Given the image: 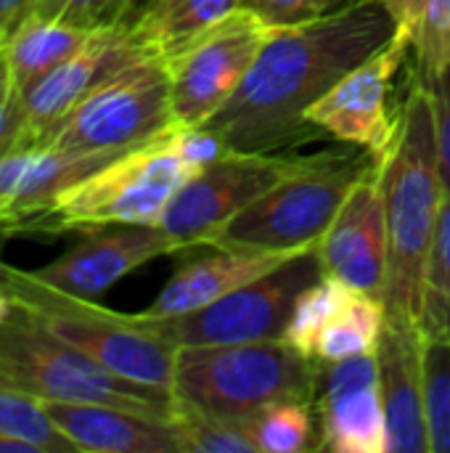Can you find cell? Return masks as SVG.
<instances>
[{
  "label": "cell",
  "instance_id": "20",
  "mask_svg": "<svg viewBox=\"0 0 450 453\" xmlns=\"http://www.w3.org/2000/svg\"><path fill=\"white\" fill-rule=\"evenodd\" d=\"M42 406L80 453H186L175 422L103 403L42 401Z\"/></svg>",
  "mask_w": 450,
  "mask_h": 453
},
{
  "label": "cell",
  "instance_id": "32",
  "mask_svg": "<svg viewBox=\"0 0 450 453\" xmlns=\"http://www.w3.org/2000/svg\"><path fill=\"white\" fill-rule=\"evenodd\" d=\"M350 0H247L252 11H257L273 27L300 24L316 16H324Z\"/></svg>",
  "mask_w": 450,
  "mask_h": 453
},
{
  "label": "cell",
  "instance_id": "9",
  "mask_svg": "<svg viewBox=\"0 0 450 453\" xmlns=\"http://www.w3.org/2000/svg\"><path fill=\"white\" fill-rule=\"evenodd\" d=\"M324 273L326 271L318 252L308 250L286 260L276 271L228 292L225 297L199 311L151 321L175 348L249 345L284 340L297 297Z\"/></svg>",
  "mask_w": 450,
  "mask_h": 453
},
{
  "label": "cell",
  "instance_id": "28",
  "mask_svg": "<svg viewBox=\"0 0 450 453\" xmlns=\"http://www.w3.org/2000/svg\"><path fill=\"white\" fill-rule=\"evenodd\" d=\"M424 337H450V196H446L424 271L422 295Z\"/></svg>",
  "mask_w": 450,
  "mask_h": 453
},
{
  "label": "cell",
  "instance_id": "8",
  "mask_svg": "<svg viewBox=\"0 0 450 453\" xmlns=\"http://www.w3.org/2000/svg\"><path fill=\"white\" fill-rule=\"evenodd\" d=\"M175 127L167 64L141 56L106 74L40 143L72 154H119Z\"/></svg>",
  "mask_w": 450,
  "mask_h": 453
},
{
  "label": "cell",
  "instance_id": "15",
  "mask_svg": "<svg viewBox=\"0 0 450 453\" xmlns=\"http://www.w3.org/2000/svg\"><path fill=\"white\" fill-rule=\"evenodd\" d=\"M316 411L321 451L390 453L374 353L321 364Z\"/></svg>",
  "mask_w": 450,
  "mask_h": 453
},
{
  "label": "cell",
  "instance_id": "35",
  "mask_svg": "<svg viewBox=\"0 0 450 453\" xmlns=\"http://www.w3.org/2000/svg\"><path fill=\"white\" fill-rule=\"evenodd\" d=\"M16 85H13V77H11V69H8V61L3 56V48H0V146L11 130V119H13V109H16Z\"/></svg>",
  "mask_w": 450,
  "mask_h": 453
},
{
  "label": "cell",
  "instance_id": "34",
  "mask_svg": "<svg viewBox=\"0 0 450 453\" xmlns=\"http://www.w3.org/2000/svg\"><path fill=\"white\" fill-rule=\"evenodd\" d=\"M40 0H0V48L5 40L24 24L34 11Z\"/></svg>",
  "mask_w": 450,
  "mask_h": 453
},
{
  "label": "cell",
  "instance_id": "11",
  "mask_svg": "<svg viewBox=\"0 0 450 453\" xmlns=\"http://www.w3.org/2000/svg\"><path fill=\"white\" fill-rule=\"evenodd\" d=\"M294 162L297 157L289 151H223L202 165L178 188L156 226L172 239L178 252L210 247L212 236L271 186H276Z\"/></svg>",
  "mask_w": 450,
  "mask_h": 453
},
{
  "label": "cell",
  "instance_id": "27",
  "mask_svg": "<svg viewBox=\"0 0 450 453\" xmlns=\"http://www.w3.org/2000/svg\"><path fill=\"white\" fill-rule=\"evenodd\" d=\"M0 435L24 441L40 453H80L45 411L42 401L0 385Z\"/></svg>",
  "mask_w": 450,
  "mask_h": 453
},
{
  "label": "cell",
  "instance_id": "14",
  "mask_svg": "<svg viewBox=\"0 0 450 453\" xmlns=\"http://www.w3.org/2000/svg\"><path fill=\"white\" fill-rule=\"evenodd\" d=\"M316 252L329 276L382 300L387 276L385 159H377L350 188Z\"/></svg>",
  "mask_w": 450,
  "mask_h": 453
},
{
  "label": "cell",
  "instance_id": "31",
  "mask_svg": "<svg viewBox=\"0 0 450 453\" xmlns=\"http://www.w3.org/2000/svg\"><path fill=\"white\" fill-rule=\"evenodd\" d=\"M133 5L135 0H40L34 13L61 19L85 29H98L130 19Z\"/></svg>",
  "mask_w": 450,
  "mask_h": 453
},
{
  "label": "cell",
  "instance_id": "23",
  "mask_svg": "<svg viewBox=\"0 0 450 453\" xmlns=\"http://www.w3.org/2000/svg\"><path fill=\"white\" fill-rule=\"evenodd\" d=\"M414 53V77L432 82L450 69V0H382Z\"/></svg>",
  "mask_w": 450,
  "mask_h": 453
},
{
  "label": "cell",
  "instance_id": "7",
  "mask_svg": "<svg viewBox=\"0 0 450 453\" xmlns=\"http://www.w3.org/2000/svg\"><path fill=\"white\" fill-rule=\"evenodd\" d=\"M0 385L37 401L103 403L172 422V395L117 377L90 356L61 342L32 311L13 303L0 329Z\"/></svg>",
  "mask_w": 450,
  "mask_h": 453
},
{
  "label": "cell",
  "instance_id": "10",
  "mask_svg": "<svg viewBox=\"0 0 450 453\" xmlns=\"http://www.w3.org/2000/svg\"><path fill=\"white\" fill-rule=\"evenodd\" d=\"M278 27L247 3L167 61L172 119L178 127H202L239 90L260 50Z\"/></svg>",
  "mask_w": 450,
  "mask_h": 453
},
{
  "label": "cell",
  "instance_id": "37",
  "mask_svg": "<svg viewBox=\"0 0 450 453\" xmlns=\"http://www.w3.org/2000/svg\"><path fill=\"white\" fill-rule=\"evenodd\" d=\"M11 311H13V300L0 289V329H3V324L8 321V316H11Z\"/></svg>",
  "mask_w": 450,
  "mask_h": 453
},
{
  "label": "cell",
  "instance_id": "30",
  "mask_svg": "<svg viewBox=\"0 0 450 453\" xmlns=\"http://www.w3.org/2000/svg\"><path fill=\"white\" fill-rule=\"evenodd\" d=\"M172 406V422L186 443V453H257L244 422L212 417L178 403Z\"/></svg>",
  "mask_w": 450,
  "mask_h": 453
},
{
  "label": "cell",
  "instance_id": "26",
  "mask_svg": "<svg viewBox=\"0 0 450 453\" xmlns=\"http://www.w3.org/2000/svg\"><path fill=\"white\" fill-rule=\"evenodd\" d=\"M353 292L355 289L347 287L345 281L324 273L316 284L302 289V295L297 297L292 319H289L286 332H284V342H289L305 358L316 361L313 353H316V342H318L321 332L329 326L334 313L345 305V300Z\"/></svg>",
  "mask_w": 450,
  "mask_h": 453
},
{
  "label": "cell",
  "instance_id": "22",
  "mask_svg": "<svg viewBox=\"0 0 450 453\" xmlns=\"http://www.w3.org/2000/svg\"><path fill=\"white\" fill-rule=\"evenodd\" d=\"M93 32L95 29L32 13L3 45V56L8 61L16 93L21 96L45 72H50L66 56H72Z\"/></svg>",
  "mask_w": 450,
  "mask_h": 453
},
{
  "label": "cell",
  "instance_id": "25",
  "mask_svg": "<svg viewBox=\"0 0 450 453\" xmlns=\"http://www.w3.org/2000/svg\"><path fill=\"white\" fill-rule=\"evenodd\" d=\"M247 433L257 453L321 451V422L310 401H278L255 411Z\"/></svg>",
  "mask_w": 450,
  "mask_h": 453
},
{
  "label": "cell",
  "instance_id": "3",
  "mask_svg": "<svg viewBox=\"0 0 450 453\" xmlns=\"http://www.w3.org/2000/svg\"><path fill=\"white\" fill-rule=\"evenodd\" d=\"M223 154L202 127H170L133 146L66 188L29 218L19 234H90L109 226H156L178 188L210 159Z\"/></svg>",
  "mask_w": 450,
  "mask_h": 453
},
{
  "label": "cell",
  "instance_id": "36",
  "mask_svg": "<svg viewBox=\"0 0 450 453\" xmlns=\"http://www.w3.org/2000/svg\"><path fill=\"white\" fill-rule=\"evenodd\" d=\"M0 453H40L34 446L24 443V441H16V438H5L0 435Z\"/></svg>",
  "mask_w": 450,
  "mask_h": 453
},
{
  "label": "cell",
  "instance_id": "4",
  "mask_svg": "<svg viewBox=\"0 0 450 453\" xmlns=\"http://www.w3.org/2000/svg\"><path fill=\"white\" fill-rule=\"evenodd\" d=\"M0 289L32 311L61 342L90 356L122 380L172 395L178 348L141 313H119L45 284L34 271L0 263Z\"/></svg>",
  "mask_w": 450,
  "mask_h": 453
},
{
  "label": "cell",
  "instance_id": "6",
  "mask_svg": "<svg viewBox=\"0 0 450 453\" xmlns=\"http://www.w3.org/2000/svg\"><path fill=\"white\" fill-rule=\"evenodd\" d=\"M374 162L377 159L358 146L297 157L292 170L276 186H271L212 236L210 247H318L345 196Z\"/></svg>",
  "mask_w": 450,
  "mask_h": 453
},
{
  "label": "cell",
  "instance_id": "38",
  "mask_svg": "<svg viewBox=\"0 0 450 453\" xmlns=\"http://www.w3.org/2000/svg\"><path fill=\"white\" fill-rule=\"evenodd\" d=\"M5 239H8V231H5L3 223H0V263H3V244H5Z\"/></svg>",
  "mask_w": 450,
  "mask_h": 453
},
{
  "label": "cell",
  "instance_id": "29",
  "mask_svg": "<svg viewBox=\"0 0 450 453\" xmlns=\"http://www.w3.org/2000/svg\"><path fill=\"white\" fill-rule=\"evenodd\" d=\"M424 414L430 453H450V337H424Z\"/></svg>",
  "mask_w": 450,
  "mask_h": 453
},
{
  "label": "cell",
  "instance_id": "1",
  "mask_svg": "<svg viewBox=\"0 0 450 453\" xmlns=\"http://www.w3.org/2000/svg\"><path fill=\"white\" fill-rule=\"evenodd\" d=\"M395 35L382 0H350L324 16L278 27L228 104L202 130L223 151L276 154L318 138L310 106Z\"/></svg>",
  "mask_w": 450,
  "mask_h": 453
},
{
  "label": "cell",
  "instance_id": "16",
  "mask_svg": "<svg viewBox=\"0 0 450 453\" xmlns=\"http://www.w3.org/2000/svg\"><path fill=\"white\" fill-rule=\"evenodd\" d=\"M34 273L69 295L98 297L154 257L178 252L159 226H109L90 234Z\"/></svg>",
  "mask_w": 450,
  "mask_h": 453
},
{
  "label": "cell",
  "instance_id": "12",
  "mask_svg": "<svg viewBox=\"0 0 450 453\" xmlns=\"http://www.w3.org/2000/svg\"><path fill=\"white\" fill-rule=\"evenodd\" d=\"M411 53L406 35H395L379 45L369 58L353 66L326 96H321L308 122L321 133L345 146H358L374 159H387L400 133V109L393 106L395 77Z\"/></svg>",
  "mask_w": 450,
  "mask_h": 453
},
{
  "label": "cell",
  "instance_id": "33",
  "mask_svg": "<svg viewBox=\"0 0 450 453\" xmlns=\"http://www.w3.org/2000/svg\"><path fill=\"white\" fill-rule=\"evenodd\" d=\"M432 93H435V104H438V130H440V167H443V186H446V196H450V69L432 80L424 82Z\"/></svg>",
  "mask_w": 450,
  "mask_h": 453
},
{
  "label": "cell",
  "instance_id": "2",
  "mask_svg": "<svg viewBox=\"0 0 450 453\" xmlns=\"http://www.w3.org/2000/svg\"><path fill=\"white\" fill-rule=\"evenodd\" d=\"M446 202L435 93L411 80L400 109V133L385 159L387 276L385 311L390 321L422 326L424 271Z\"/></svg>",
  "mask_w": 450,
  "mask_h": 453
},
{
  "label": "cell",
  "instance_id": "19",
  "mask_svg": "<svg viewBox=\"0 0 450 453\" xmlns=\"http://www.w3.org/2000/svg\"><path fill=\"white\" fill-rule=\"evenodd\" d=\"M212 250H215L212 255L180 265L170 276V281L162 287V292L151 300V305L141 313L146 319H172V316L199 311L316 247H308V250L212 247Z\"/></svg>",
  "mask_w": 450,
  "mask_h": 453
},
{
  "label": "cell",
  "instance_id": "13",
  "mask_svg": "<svg viewBox=\"0 0 450 453\" xmlns=\"http://www.w3.org/2000/svg\"><path fill=\"white\" fill-rule=\"evenodd\" d=\"M141 56L149 53L141 48L130 19L98 27L72 56L45 72L16 98L11 130L0 149L13 143L45 141V135L66 117V111L80 98H85L106 74Z\"/></svg>",
  "mask_w": 450,
  "mask_h": 453
},
{
  "label": "cell",
  "instance_id": "21",
  "mask_svg": "<svg viewBox=\"0 0 450 453\" xmlns=\"http://www.w3.org/2000/svg\"><path fill=\"white\" fill-rule=\"evenodd\" d=\"M244 3L247 0H149L130 24L141 48L167 64Z\"/></svg>",
  "mask_w": 450,
  "mask_h": 453
},
{
  "label": "cell",
  "instance_id": "24",
  "mask_svg": "<svg viewBox=\"0 0 450 453\" xmlns=\"http://www.w3.org/2000/svg\"><path fill=\"white\" fill-rule=\"evenodd\" d=\"M385 321H387L385 303L374 295L355 289L345 300V305L334 313L329 326L321 332L313 358L318 364H332V361L374 353Z\"/></svg>",
  "mask_w": 450,
  "mask_h": 453
},
{
  "label": "cell",
  "instance_id": "18",
  "mask_svg": "<svg viewBox=\"0 0 450 453\" xmlns=\"http://www.w3.org/2000/svg\"><path fill=\"white\" fill-rule=\"evenodd\" d=\"M379 393L387 419L390 453H430L424 414V332L385 321L377 350Z\"/></svg>",
  "mask_w": 450,
  "mask_h": 453
},
{
  "label": "cell",
  "instance_id": "5",
  "mask_svg": "<svg viewBox=\"0 0 450 453\" xmlns=\"http://www.w3.org/2000/svg\"><path fill=\"white\" fill-rule=\"evenodd\" d=\"M318 380L321 364L284 340L178 348L172 403L247 422L255 411L278 401L316 403Z\"/></svg>",
  "mask_w": 450,
  "mask_h": 453
},
{
  "label": "cell",
  "instance_id": "17",
  "mask_svg": "<svg viewBox=\"0 0 450 453\" xmlns=\"http://www.w3.org/2000/svg\"><path fill=\"white\" fill-rule=\"evenodd\" d=\"M114 157L72 154L50 143H13L0 149V223L8 236L19 234L29 218Z\"/></svg>",
  "mask_w": 450,
  "mask_h": 453
}]
</instances>
